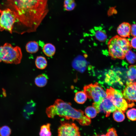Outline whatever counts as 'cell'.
Listing matches in <instances>:
<instances>
[{
	"instance_id": "1",
	"label": "cell",
	"mask_w": 136,
	"mask_h": 136,
	"mask_svg": "<svg viewBox=\"0 0 136 136\" xmlns=\"http://www.w3.org/2000/svg\"><path fill=\"white\" fill-rule=\"evenodd\" d=\"M15 13L20 34L35 32L48 12V0H3Z\"/></svg>"
},
{
	"instance_id": "2",
	"label": "cell",
	"mask_w": 136,
	"mask_h": 136,
	"mask_svg": "<svg viewBox=\"0 0 136 136\" xmlns=\"http://www.w3.org/2000/svg\"><path fill=\"white\" fill-rule=\"evenodd\" d=\"M46 113L49 118L58 116L67 120H76L82 126L89 125L91 123L90 119L84 115L83 111L73 108L71 103L60 99H57L53 104L47 108Z\"/></svg>"
},
{
	"instance_id": "3",
	"label": "cell",
	"mask_w": 136,
	"mask_h": 136,
	"mask_svg": "<svg viewBox=\"0 0 136 136\" xmlns=\"http://www.w3.org/2000/svg\"><path fill=\"white\" fill-rule=\"evenodd\" d=\"M109 55L113 58L123 59L126 52L131 48L130 41L125 38L116 35L108 43Z\"/></svg>"
},
{
	"instance_id": "4",
	"label": "cell",
	"mask_w": 136,
	"mask_h": 136,
	"mask_svg": "<svg viewBox=\"0 0 136 136\" xmlns=\"http://www.w3.org/2000/svg\"><path fill=\"white\" fill-rule=\"evenodd\" d=\"M22 57L21 49L18 46L14 47L8 43L0 46V62L18 64L20 63Z\"/></svg>"
},
{
	"instance_id": "5",
	"label": "cell",
	"mask_w": 136,
	"mask_h": 136,
	"mask_svg": "<svg viewBox=\"0 0 136 136\" xmlns=\"http://www.w3.org/2000/svg\"><path fill=\"white\" fill-rule=\"evenodd\" d=\"M83 89L87 97L93 99L92 106L97 110L103 99L107 97L106 92L97 82L86 85Z\"/></svg>"
},
{
	"instance_id": "6",
	"label": "cell",
	"mask_w": 136,
	"mask_h": 136,
	"mask_svg": "<svg viewBox=\"0 0 136 136\" xmlns=\"http://www.w3.org/2000/svg\"><path fill=\"white\" fill-rule=\"evenodd\" d=\"M0 31L4 30L12 33L15 23L16 22L14 12L9 8L0 9Z\"/></svg>"
},
{
	"instance_id": "7",
	"label": "cell",
	"mask_w": 136,
	"mask_h": 136,
	"mask_svg": "<svg viewBox=\"0 0 136 136\" xmlns=\"http://www.w3.org/2000/svg\"><path fill=\"white\" fill-rule=\"evenodd\" d=\"M108 97L115 107L117 110L124 113L129 107V105L123 97L122 93L119 90L112 87L107 89Z\"/></svg>"
},
{
	"instance_id": "8",
	"label": "cell",
	"mask_w": 136,
	"mask_h": 136,
	"mask_svg": "<svg viewBox=\"0 0 136 136\" xmlns=\"http://www.w3.org/2000/svg\"><path fill=\"white\" fill-rule=\"evenodd\" d=\"M58 132V136H81L79 127L74 123L61 122Z\"/></svg>"
},
{
	"instance_id": "9",
	"label": "cell",
	"mask_w": 136,
	"mask_h": 136,
	"mask_svg": "<svg viewBox=\"0 0 136 136\" xmlns=\"http://www.w3.org/2000/svg\"><path fill=\"white\" fill-rule=\"evenodd\" d=\"M122 93L129 107L133 106L136 102V82L127 81Z\"/></svg>"
},
{
	"instance_id": "10",
	"label": "cell",
	"mask_w": 136,
	"mask_h": 136,
	"mask_svg": "<svg viewBox=\"0 0 136 136\" xmlns=\"http://www.w3.org/2000/svg\"><path fill=\"white\" fill-rule=\"evenodd\" d=\"M117 110L115 107L107 97L103 99L97 111L98 113L100 112H104L106 116L108 117L111 113L114 112Z\"/></svg>"
},
{
	"instance_id": "11",
	"label": "cell",
	"mask_w": 136,
	"mask_h": 136,
	"mask_svg": "<svg viewBox=\"0 0 136 136\" xmlns=\"http://www.w3.org/2000/svg\"><path fill=\"white\" fill-rule=\"evenodd\" d=\"M131 25L128 22H123L120 24L117 28V31L120 36L126 38L130 34Z\"/></svg>"
},
{
	"instance_id": "12",
	"label": "cell",
	"mask_w": 136,
	"mask_h": 136,
	"mask_svg": "<svg viewBox=\"0 0 136 136\" xmlns=\"http://www.w3.org/2000/svg\"><path fill=\"white\" fill-rule=\"evenodd\" d=\"M36 103L32 100L28 101L25 106L23 113L24 117L29 119L34 113L36 109Z\"/></svg>"
},
{
	"instance_id": "13",
	"label": "cell",
	"mask_w": 136,
	"mask_h": 136,
	"mask_svg": "<svg viewBox=\"0 0 136 136\" xmlns=\"http://www.w3.org/2000/svg\"><path fill=\"white\" fill-rule=\"evenodd\" d=\"M56 51L55 46L51 43H46L43 46L42 51L47 57H51L53 56L55 54Z\"/></svg>"
},
{
	"instance_id": "14",
	"label": "cell",
	"mask_w": 136,
	"mask_h": 136,
	"mask_svg": "<svg viewBox=\"0 0 136 136\" xmlns=\"http://www.w3.org/2000/svg\"><path fill=\"white\" fill-rule=\"evenodd\" d=\"M48 78V76L46 74H42L38 75L35 78V83L38 87H44L47 84Z\"/></svg>"
},
{
	"instance_id": "15",
	"label": "cell",
	"mask_w": 136,
	"mask_h": 136,
	"mask_svg": "<svg viewBox=\"0 0 136 136\" xmlns=\"http://www.w3.org/2000/svg\"><path fill=\"white\" fill-rule=\"evenodd\" d=\"M38 43L35 41H30L28 42L25 46V48L27 52L33 54L37 53L39 50Z\"/></svg>"
},
{
	"instance_id": "16",
	"label": "cell",
	"mask_w": 136,
	"mask_h": 136,
	"mask_svg": "<svg viewBox=\"0 0 136 136\" xmlns=\"http://www.w3.org/2000/svg\"><path fill=\"white\" fill-rule=\"evenodd\" d=\"M35 63L36 67L40 70L45 69L48 64L46 58L42 56H37L36 59Z\"/></svg>"
},
{
	"instance_id": "17",
	"label": "cell",
	"mask_w": 136,
	"mask_h": 136,
	"mask_svg": "<svg viewBox=\"0 0 136 136\" xmlns=\"http://www.w3.org/2000/svg\"><path fill=\"white\" fill-rule=\"evenodd\" d=\"M129 81H132L136 79V64L130 65L127 72Z\"/></svg>"
},
{
	"instance_id": "18",
	"label": "cell",
	"mask_w": 136,
	"mask_h": 136,
	"mask_svg": "<svg viewBox=\"0 0 136 136\" xmlns=\"http://www.w3.org/2000/svg\"><path fill=\"white\" fill-rule=\"evenodd\" d=\"M87 98V96L84 91H80L76 93L74 100L77 103L82 104L85 102Z\"/></svg>"
},
{
	"instance_id": "19",
	"label": "cell",
	"mask_w": 136,
	"mask_h": 136,
	"mask_svg": "<svg viewBox=\"0 0 136 136\" xmlns=\"http://www.w3.org/2000/svg\"><path fill=\"white\" fill-rule=\"evenodd\" d=\"M51 125L48 123L42 125L41 127L39 132L40 136H51V132L50 130Z\"/></svg>"
},
{
	"instance_id": "20",
	"label": "cell",
	"mask_w": 136,
	"mask_h": 136,
	"mask_svg": "<svg viewBox=\"0 0 136 136\" xmlns=\"http://www.w3.org/2000/svg\"><path fill=\"white\" fill-rule=\"evenodd\" d=\"M97 111L93 106H89L87 107L85 110L86 116L90 118H93L96 116Z\"/></svg>"
},
{
	"instance_id": "21",
	"label": "cell",
	"mask_w": 136,
	"mask_h": 136,
	"mask_svg": "<svg viewBox=\"0 0 136 136\" xmlns=\"http://www.w3.org/2000/svg\"><path fill=\"white\" fill-rule=\"evenodd\" d=\"M125 58L130 64H134L136 61V54L131 50H129L126 52L125 55Z\"/></svg>"
},
{
	"instance_id": "22",
	"label": "cell",
	"mask_w": 136,
	"mask_h": 136,
	"mask_svg": "<svg viewBox=\"0 0 136 136\" xmlns=\"http://www.w3.org/2000/svg\"><path fill=\"white\" fill-rule=\"evenodd\" d=\"M113 117L114 120L118 122H120L123 121L125 118L124 113L118 110L114 112Z\"/></svg>"
},
{
	"instance_id": "23",
	"label": "cell",
	"mask_w": 136,
	"mask_h": 136,
	"mask_svg": "<svg viewBox=\"0 0 136 136\" xmlns=\"http://www.w3.org/2000/svg\"><path fill=\"white\" fill-rule=\"evenodd\" d=\"M76 4L75 0H64V7L66 11H70L73 10L75 8Z\"/></svg>"
},
{
	"instance_id": "24",
	"label": "cell",
	"mask_w": 136,
	"mask_h": 136,
	"mask_svg": "<svg viewBox=\"0 0 136 136\" xmlns=\"http://www.w3.org/2000/svg\"><path fill=\"white\" fill-rule=\"evenodd\" d=\"M11 129L8 126L5 125L0 127V136H10Z\"/></svg>"
},
{
	"instance_id": "25",
	"label": "cell",
	"mask_w": 136,
	"mask_h": 136,
	"mask_svg": "<svg viewBox=\"0 0 136 136\" xmlns=\"http://www.w3.org/2000/svg\"><path fill=\"white\" fill-rule=\"evenodd\" d=\"M127 118L131 121H136V109L132 108L129 109L126 112Z\"/></svg>"
},
{
	"instance_id": "26",
	"label": "cell",
	"mask_w": 136,
	"mask_h": 136,
	"mask_svg": "<svg viewBox=\"0 0 136 136\" xmlns=\"http://www.w3.org/2000/svg\"><path fill=\"white\" fill-rule=\"evenodd\" d=\"M96 38L100 41H104L106 39L107 35L103 32L100 30L96 31L95 34Z\"/></svg>"
},
{
	"instance_id": "27",
	"label": "cell",
	"mask_w": 136,
	"mask_h": 136,
	"mask_svg": "<svg viewBox=\"0 0 136 136\" xmlns=\"http://www.w3.org/2000/svg\"><path fill=\"white\" fill-rule=\"evenodd\" d=\"M106 134L108 136H118L116 130L113 128L108 129Z\"/></svg>"
},
{
	"instance_id": "28",
	"label": "cell",
	"mask_w": 136,
	"mask_h": 136,
	"mask_svg": "<svg viewBox=\"0 0 136 136\" xmlns=\"http://www.w3.org/2000/svg\"><path fill=\"white\" fill-rule=\"evenodd\" d=\"M130 34L132 36L136 37V24H133L131 25Z\"/></svg>"
},
{
	"instance_id": "29",
	"label": "cell",
	"mask_w": 136,
	"mask_h": 136,
	"mask_svg": "<svg viewBox=\"0 0 136 136\" xmlns=\"http://www.w3.org/2000/svg\"><path fill=\"white\" fill-rule=\"evenodd\" d=\"M131 47L136 49V37H133L130 42Z\"/></svg>"
},
{
	"instance_id": "30",
	"label": "cell",
	"mask_w": 136,
	"mask_h": 136,
	"mask_svg": "<svg viewBox=\"0 0 136 136\" xmlns=\"http://www.w3.org/2000/svg\"><path fill=\"white\" fill-rule=\"evenodd\" d=\"M3 95L4 96H6V91L5 90H4H4H3Z\"/></svg>"
},
{
	"instance_id": "31",
	"label": "cell",
	"mask_w": 136,
	"mask_h": 136,
	"mask_svg": "<svg viewBox=\"0 0 136 136\" xmlns=\"http://www.w3.org/2000/svg\"><path fill=\"white\" fill-rule=\"evenodd\" d=\"M100 136H108L106 134H103V135H100Z\"/></svg>"
},
{
	"instance_id": "32",
	"label": "cell",
	"mask_w": 136,
	"mask_h": 136,
	"mask_svg": "<svg viewBox=\"0 0 136 136\" xmlns=\"http://www.w3.org/2000/svg\"><path fill=\"white\" fill-rule=\"evenodd\" d=\"M94 136H98V135Z\"/></svg>"
}]
</instances>
